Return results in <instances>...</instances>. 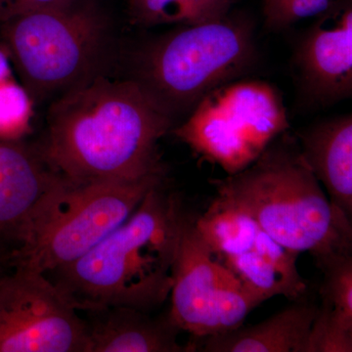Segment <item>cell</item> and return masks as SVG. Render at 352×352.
<instances>
[{
	"label": "cell",
	"instance_id": "1",
	"mask_svg": "<svg viewBox=\"0 0 352 352\" xmlns=\"http://www.w3.org/2000/svg\"><path fill=\"white\" fill-rule=\"evenodd\" d=\"M173 124L135 80L95 74L53 104L39 152L73 182H136L166 175L159 141Z\"/></svg>",
	"mask_w": 352,
	"mask_h": 352
},
{
	"label": "cell",
	"instance_id": "2",
	"mask_svg": "<svg viewBox=\"0 0 352 352\" xmlns=\"http://www.w3.org/2000/svg\"><path fill=\"white\" fill-rule=\"evenodd\" d=\"M187 217L182 199L160 183L122 226L82 258L50 272V280L78 311L126 307L150 314L170 295Z\"/></svg>",
	"mask_w": 352,
	"mask_h": 352
},
{
	"label": "cell",
	"instance_id": "3",
	"mask_svg": "<svg viewBox=\"0 0 352 352\" xmlns=\"http://www.w3.org/2000/svg\"><path fill=\"white\" fill-rule=\"evenodd\" d=\"M210 183L285 249L309 252L315 263L352 254L351 219L329 200L288 132L244 170Z\"/></svg>",
	"mask_w": 352,
	"mask_h": 352
},
{
	"label": "cell",
	"instance_id": "4",
	"mask_svg": "<svg viewBox=\"0 0 352 352\" xmlns=\"http://www.w3.org/2000/svg\"><path fill=\"white\" fill-rule=\"evenodd\" d=\"M164 182L166 175L136 182H73L59 175L8 263L44 275L74 263L122 226Z\"/></svg>",
	"mask_w": 352,
	"mask_h": 352
},
{
	"label": "cell",
	"instance_id": "5",
	"mask_svg": "<svg viewBox=\"0 0 352 352\" xmlns=\"http://www.w3.org/2000/svg\"><path fill=\"white\" fill-rule=\"evenodd\" d=\"M254 52L252 25L227 15L160 38L141 55L133 80L175 120L242 75L254 63Z\"/></svg>",
	"mask_w": 352,
	"mask_h": 352
},
{
	"label": "cell",
	"instance_id": "6",
	"mask_svg": "<svg viewBox=\"0 0 352 352\" xmlns=\"http://www.w3.org/2000/svg\"><path fill=\"white\" fill-rule=\"evenodd\" d=\"M289 127L276 88L244 80L214 88L173 133L201 161L233 175L254 163Z\"/></svg>",
	"mask_w": 352,
	"mask_h": 352
},
{
	"label": "cell",
	"instance_id": "7",
	"mask_svg": "<svg viewBox=\"0 0 352 352\" xmlns=\"http://www.w3.org/2000/svg\"><path fill=\"white\" fill-rule=\"evenodd\" d=\"M78 3L32 11L1 25L4 50L30 96L67 91L96 74L105 24Z\"/></svg>",
	"mask_w": 352,
	"mask_h": 352
},
{
	"label": "cell",
	"instance_id": "8",
	"mask_svg": "<svg viewBox=\"0 0 352 352\" xmlns=\"http://www.w3.org/2000/svg\"><path fill=\"white\" fill-rule=\"evenodd\" d=\"M194 219L187 217L180 236L168 316L182 332L204 339L241 327L263 302L217 258Z\"/></svg>",
	"mask_w": 352,
	"mask_h": 352
},
{
	"label": "cell",
	"instance_id": "9",
	"mask_svg": "<svg viewBox=\"0 0 352 352\" xmlns=\"http://www.w3.org/2000/svg\"><path fill=\"white\" fill-rule=\"evenodd\" d=\"M194 222L220 263L261 302L276 296L295 302L307 293L296 265L300 254L285 249L243 210L217 197Z\"/></svg>",
	"mask_w": 352,
	"mask_h": 352
},
{
	"label": "cell",
	"instance_id": "10",
	"mask_svg": "<svg viewBox=\"0 0 352 352\" xmlns=\"http://www.w3.org/2000/svg\"><path fill=\"white\" fill-rule=\"evenodd\" d=\"M0 275V352H87L78 310L43 273Z\"/></svg>",
	"mask_w": 352,
	"mask_h": 352
},
{
	"label": "cell",
	"instance_id": "11",
	"mask_svg": "<svg viewBox=\"0 0 352 352\" xmlns=\"http://www.w3.org/2000/svg\"><path fill=\"white\" fill-rule=\"evenodd\" d=\"M59 175L41 152L18 140H0V258L24 242L39 204Z\"/></svg>",
	"mask_w": 352,
	"mask_h": 352
},
{
	"label": "cell",
	"instance_id": "12",
	"mask_svg": "<svg viewBox=\"0 0 352 352\" xmlns=\"http://www.w3.org/2000/svg\"><path fill=\"white\" fill-rule=\"evenodd\" d=\"M305 34L296 53L303 85L323 104L352 94V7L351 1L322 14Z\"/></svg>",
	"mask_w": 352,
	"mask_h": 352
},
{
	"label": "cell",
	"instance_id": "13",
	"mask_svg": "<svg viewBox=\"0 0 352 352\" xmlns=\"http://www.w3.org/2000/svg\"><path fill=\"white\" fill-rule=\"evenodd\" d=\"M87 352H187L195 344H182V331L170 317L153 318L149 312L126 307L85 310Z\"/></svg>",
	"mask_w": 352,
	"mask_h": 352
},
{
	"label": "cell",
	"instance_id": "14",
	"mask_svg": "<svg viewBox=\"0 0 352 352\" xmlns=\"http://www.w3.org/2000/svg\"><path fill=\"white\" fill-rule=\"evenodd\" d=\"M305 161L325 187L329 200L351 219L352 117L323 120L298 133Z\"/></svg>",
	"mask_w": 352,
	"mask_h": 352
},
{
	"label": "cell",
	"instance_id": "15",
	"mask_svg": "<svg viewBox=\"0 0 352 352\" xmlns=\"http://www.w3.org/2000/svg\"><path fill=\"white\" fill-rule=\"evenodd\" d=\"M323 274L320 305L310 331L307 352L352 351V254L316 263Z\"/></svg>",
	"mask_w": 352,
	"mask_h": 352
},
{
	"label": "cell",
	"instance_id": "16",
	"mask_svg": "<svg viewBox=\"0 0 352 352\" xmlns=\"http://www.w3.org/2000/svg\"><path fill=\"white\" fill-rule=\"evenodd\" d=\"M317 305L303 298L249 327L204 338L201 351L307 352Z\"/></svg>",
	"mask_w": 352,
	"mask_h": 352
},
{
	"label": "cell",
	"instance_id": "17",
	"mask_svg": "<svg viewBox=\"0 0 352 352\" xmlns=\"http://www.w3.org/2000/svg\"><path fill=\"white\" fill-rule=\"evenodd\" d=\"M234 0H131L132 18L146 25L204 24L226 17Z\"/></svg>",
	"mask_w": 352,
	"mask_h": 352
},
{
	"label": "cell",
	"instance_id": "18",
	"mask_svg": "<svg viewBox=\"0 0 352 352\" xmlns=\"http://www.w3.org/2000/svg\"><path fill=\"white\" fill-rule=\"evenodd\" d=\"M30 97L11 76L0 82V140H18L28 129L32 113Z\"/></svg>",
	"mask_w": 352,
	"mask_h": 352
},
{
	"label": "cell",
	"instance_id": "19",
	"mask_svg": "<svg viewBox=\"0 0 352 352\" xmlns=\"http://www.w3.org/2000/svg\"><path fill=\"white\" fill-rule=\"evenodd\" d=\"M339 0H264L266 25L283 29L292 24L327 12Z\"/></svg>",
	"mask_w": 352,
	"mask_h": 352
},
{
	"label": "cell",
	"instance_id": "20",
	"mask_svg": "<svg viewBox=\"0 0 352 352\" xmlns=\"http://www.w3.org/2000/svg\"><path fill=\"white\" fill-rule=\"evenodd\" d=\"M80 1V0H0V24L32 11L73 6Z\"/></svg>",
	"mask_w": 352,
	"mask_h": 352
},
{
	"label": "cell",
	"instance_id": "21",
	"mask_svg": "<svg viewBox=\"0 0 352 352\" xmlns=\"http://www.w3.org/2000/svg\"><path fill=\"white\" fill-rule=\"evenodd\" d=\"M10 63L6 50L0 48V82L11 76Z\"/></svg>",
	"mask_w": 352,
	"mask_h": 352
},
{
	"label": "cell",
	"instance_id": "22",
	"mask_svg": "<svg viewBox=\"0 0 352 352\" xmlns=\"http://www.w3.org/2000/svg\"><path fill=\"white\" fill-rule=\"evenodd\" d=\"M6 263V261H3L1 258H0V275L3 274L6 271H4L3 268V263Z\"/></svg>",
	"mask_w": 352,
	"mask_h": 352
}]
</instances>
